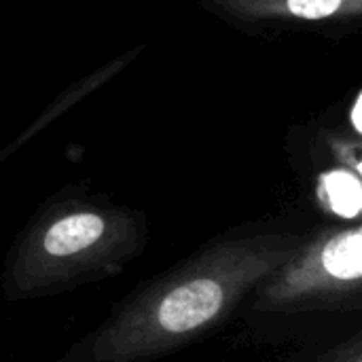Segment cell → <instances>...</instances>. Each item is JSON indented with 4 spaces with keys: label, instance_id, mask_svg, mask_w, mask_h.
I'll return each mask as SVG.
<instances>
[{
    "label": "cell",
    "instance_id": "1",
    "mask_svg": "<svg viewBox=\"0 0 362 362\" xmlns=\"http://www.w3.org/2000/svg\"><path fill=\"white\" fill-rule=\"evenodd\" d=\"M305 238L263 225L221 233L136 284L55 362H159L180 354L227 329Z\"/></svg>",
    "mask_w": 362,
    "mask_h": 362
},
{
    "label": "cell",
    "instance_id": "2",
    "mask_svg": "<svg viewBox=\"0 0 362 362\" xmlns=\"http://www.w3.org/2000/svg\"><path fill=\"white\" fill-rule=\"evenodd\" d=\"M142 214L95 199H66L40 212L15 240L0 272L6 303L62 297L110 282L144 255Z\"/></svg>",
    "mask_w": 362,
    "mask_h": 362
},
{
    "label": "cell",
    "instance_id": "3",
    "mask_svg": "<svg viewBox=\"0 0 362 362\" xmlns=\"http://www.w3.org/2000/svg\"><path fill=\"white\" fill-rule=\"evenodd\" d=\"M235 320L250 341L274 348L362 329L361 223L310 231L250 293Z\"/></svg>",
    "mask_w": 362,
    "mask_h": 362
},
{
    "label": "cell",
    "instance_id": "4",
    "mask_svg": "<svg viewBox=\"0 0 362 362\" xmlns=\"http://www.w3.org/2000/svg\"><path fill=\"white\" fill-rule=\"evenodd\" d=\"M223 6L246 17H293V19H333L356 17L362 0H218Z\"/></svg>",
    "mask_w": 362,
    "mask_h": 362
},
{
    "label": "cell",
    "instance_id": "5",
    "mask_svg": "<svg viewBox=\"0 0 362 362\" xmlns=\"http://www.w3.org/2000/svg\"><path fill=\"white\" fill-rule=\"evenodd\" d=\"M318 202L327 212L341 221H358L362 210L361 174L350 168L325 172L318 178Z\"/></svg>",
    "mask_w": 362,
    "mask_h": 362
},
{
    "label": "cell",
    "instance_id": "6",
    "mask_svg": "<svg viewBox=\"0 0 362 362\" xmlns=\"http://www.w3.org/2000/svg\"><path fill=\"white\" fill-rule=\"evenodd\" d=\"M274 362H362V329L286 348Z\"/></svg>",
    "mask_w": 362,
    "mask_h": 362
},
{
    "label": "cell",
    "instance_id": "7",
    "mask_svg": "<svg viewBox=\"0 0 362 362\" xmlns=\"http://www.w3.org/2000/svg\"><path fill=\"white\" fill-rule=\"evenodd\" d=\"M361 108H362V95L356 98V102H354V106H352V125H354V129L361 134L362 132V123H361Z\"/></svg>",
    "mask_w": 362,
    "mask_h": 362
}]
</instances>
